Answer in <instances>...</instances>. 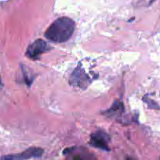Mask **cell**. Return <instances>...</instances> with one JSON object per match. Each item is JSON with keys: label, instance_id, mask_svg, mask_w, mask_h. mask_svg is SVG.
I'll return each mask as SVG.
<instances>
[{"label": "cell", "instance_id": "6", "mask_svg": "<svg viewBox=\"0 0 160 160\" xmlns=\"http://www.w3.org/2000/svg\"><path fill=\"white\" fill-rule=\"evenodd\" d=\"M144 101L146 102L147 103V105H148L149 108H151V109H160V107L158 106V104H157L155 102H154L153 100L152 99H148V98H144Z\"/></svg>", "mask_w": 160, "mask_h": 160}, {"label": "cell", "instance_id": "7", "mask_svg": "<svg viewBox=\"0 0 160 160\" xmlns=\"http://www.w3.org/2000/svg\"><path fill=\"white\" fill-rule=\"evenodd\" d=\"M2 86H3V84L1 83V80H0V88H1Z\"/></svg>", "mask_w": 160, "mask_h": 160}, {"label": "cell", "instance_id": "3", "mask_svg": "<svg viewBox=\"0 0 160 160\" xmlns=\"http://www.w3.org/2000/svg\"><path fill=\"white\" fill-rule=\"evenodd\" d=\"M108 142H109V138L108 134L102 131H97V132L91 134L89 144L95 148L104 151H109Z\"/></svg>", "mask_w": 160, "mask_h": 160}, {"label": "cell", "instance_id": "2", "mask_svg": "<svg viewBox=\"0 0 160 160\" xmlns=\"http://www.w3.org/2000/svg\"><path fill=\"white\" fill-rule=\"evenodd\" d=\"M52 47L47 42L42 39H38L28 45L26 51V56L31 59H38L42 53L47 52Z\"/></svg>", "mask_w": 160, "mask_h": 160}, {"label": "cell", "instance_id": "1", "mask_svg": "<svg viewBox=\"0 0 160 160\" xmlns=\"http://www.w3.org/2000/svg\"><path fill=\"white\" fill-rule=\"evenodd\" d=\"M75 22L68 17H60L48 28L45 37L56 43L67 42L75 31Z\"/></svg>", "mask_w": 160, "mask_h": 160}, {"label": "cell", "instance_id": "4", "mask_svg": "<svg viewBox=\"0 0 160 160\" xmlns=\"http://www.w3.org/2000/svg\"><path fill=\"white\" fill-rule=\"evenodd\" d=\"M43 154V150L39 148H29L20 154L7 156L3 157L6 159H28L32 158H40Z\"/></svg>", "mask_w": 160, "mask_h": 160}, {"label": "cell", "instance_id": "5", "mask_svg": "<svg viewBox=\"0 0 160 160\" xmlns=\"http://www.w3.org/2000/svg\"><path fill=\"white\" fill-rule=\"evenodd\" d=\"M89 79L84 70L81 68H77L71 77V83L75 86H78L82 88H86L89 84Z\"/></svg>", "mask_w": 160, "mask_h": 160}]
</instances>
